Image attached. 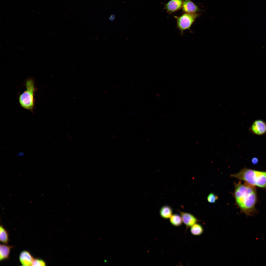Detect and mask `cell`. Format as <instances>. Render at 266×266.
<instances>
[{
  "mask_svg": "<svg viewBox=\"0 0 266 266\" xmlns=\"http://www.w3.org/2000/svg\"><path fill=\"white\" fill-rule=\"evenodd\" d=\"M234 184L233 196L241 212L247 216L254 215L257 212L255 205L257 197L255 186L246 183L242 184L241 181Z\"/></svg>",
  "mask_w": 266,
  "mask_h": 266,
  "instance_id": "cell-1",
  "label": "cell"
},
{
  "mask_svg": "<svg viewBox=\"0 0 266 266\" xmlns=\"http://www.w3.org/2000/svg\"><path fill=\"white\" fill-rule=\"evenodd\" d=\"M230 176L252 186L266 189V171L245 167L238 172Z\"/></svg>",
  "mask_w": 266,
  "mask_h": 266,
  "instance_id": "cell-2",
  "label": "cell"
},
{
  "mask_svg": "<svg viewBox=\"0 0 266 266\" xmlns=\"http://www.w3.org/2000/svg\"><path fill=\"white\" fill-rule=\"evenodd\" d=\"M25 85L26 89L19 95V103L22 108L33 112L35 107V93L36 90L34 81L32 78L28 79Z\"/></svg>",
  "mask_w": 266,
  "mask_h": 266,
  "instance_id": "cell-3",
  "label": "cell"
},
{
  "mask_svg": "<svg viewBox=\"0 0 266 266\" xmlns=\"http://www.w3.org/2000/svg\"><path fill=\"white\" fill-rule=\"evenodd\" d=\"M199 15L197 13H185L179 17L174 16L176 20L177 28L180 31L181 35L186 30L191 32V26Z\"/></svg>",
  "mask_w": 266,
  "mask_h": 266,
  "instance_id": "cell-4",
  "label": "cell"
},
{
  "mask_svg": "<svg viewBox=\"0 0 266 266\" xmlns=\"http://www.w3.org/2000/svg\"><path fill=\"white\" fill-rule=\"evenodd\" d=\"M252 133L262 135L266 133V122L261 119L257 120L253 123L249 128Z\"/></svg>",
  "mask_w": 266,
  "mask_h": 266,
  "instance_id": "cell-5",
  "label": "cell"
},
{
  "mask_svg": "<svg viewBox=\"0 0 266 266\" xmlns=\"http://www.w3.org/2000/svg\"><path fill=\"white\" fill-rule=\"evenodd\" d=\"M183 0H170L165 4L164 9L169 14H171L182 8Z\"/></svg>",
  "mask_w": 266,
  "mask_h": 266,
  "instance_id": "cell-6",
  "label": "cell"
},
{
  "mask_svg": "<svg viewBox=\"0 0 266 266\" xmlns=\"http://www.w3.org/2000/svg\"><path fill=\"white\" fill-rule=\"evenodd\" d=\"M180 214L183 222L185 225L186 230L194 224L200 221L192 214L185 212L179 211Z\"/></svg>",
  "mask_w": 266,
  "mask_h": 266,
  "instance_id": "cell-7",
  "label": "cell"
},
{
  "mask_svg": "<svg viewBox=\"0 0 266 266\" xmlns=\"http://www.w3.org/2000/svg\"><path fill=\"white\" fill-rule=\"evenodd\" d=\"M185 13H195L201 11L199 7L191 0H183L182 7Z\"/></svg>",
  "mask_w": 266,
  "mask_h": 266,
  "instance_id": "cell-8",
  "label": "cell"
},
{
  "mask_svg": "<svg viewBox=\"0 0 266 266\" xmlns=\"http://www.w3.org/2000/svg\"><path fill=\"white\" fill-rule=\"evenodd\" d=\"M19 258L22 265L24 266H31L34 259L30 253L26 250L21 252Z\"/></svg>",
  "mask_w": 266,
  "mask_h": 266,
  "instance_id": "cell-9",
  "label": "cell"
},
{
  "mask_svg": "<svg viewBox=\"0 0 266 266\" xmlns=\"http://www.w3.org/2000/svg\"><path fill=\"white\" fill-rule=\"evenodd\" d=\"M12 246L5 244H0V260L2 261L7 259L9 256Z\"/></svg>",
  "mask_w": 266,
  "mask_h": 266,
  "instance_id": "cell-10",
  "label": "cell"
},
{
  "mask_svg": "<svg viewBox=\"0 0 266 266\" xmlns=\"http://www.w3.org/2000/svg\"><path fill=\"white\" fill-rule=\"evenodd\" d=\"M173 211L171 207L168 205L162 206L160 211V214L161 217L164 219L169 218L172 214Z\"/></svg>",
  "mask_w": 266,
  "mask_h": 266,
  "instance_id": "cell-11",
  "label": "cell"
},
{
  "mask_svg": "<svg viewBox=\"0 0 266 266\" xmlns=\"http://www.w3.org/2000/svg\"><path fill=\"white\" fill-rule=\"evenodd\" d=\"M169 218L170 223L175 227L180 226L183 224V221L181 216L178 214L172 215Z\"/></svg>",
  "mask_w": 266,
  "mask_h": 266,
  "instance_id": "cell-12",
  "label": "cell"
},
{
  "mask_svg": "<svg viewBox=\"0 0 266 266\" xmlns=\"http://www.w3.org/2000/svg\"><path fill=\"white\" fill-rule=\"evenodd\" d=\"M190 231L192 234L194 235L199 236L203 232V229L200 224L196 223L191 227Z\"/></svg>",
  "mask_w": 266,
  "mask_h": 266,
  "instance_id": "cell-13",
  "label": "cell"
},
{
  "mask_svg": "<svg viewBox=\"0 0 266 266\" xmlns=\"http://www.w3.org/2000/svg\"><path fill=\"white\" fill-rule=\"evenodd\" d=\"M0 240L5 244H7L9 241L8 233L2 225L0 226Z\"/></svg>",
  "mask_w": 266,
  "mask_h": 266,
  "instance_id": "cell-14",
  "label": "cell"
},
{
  "mask_svg": "<svg viewBox=\"0 0 266 266\" xmlns=\"http://www.w3.org/2000/svg\"><path fill=\"white\" fill-rule=\"evenodd\" d=\"M218 199V196L213 193H210L207 197L208 201L210 203H215Z\"/></svg>",
  "mask_w": 266,
  "mask_h": 266,
  "instance_id": "cell-15",
  "label": "cell"
},
{
  "mask_svg": "<svg viewBox=\"0 0 266 266\" xmlns=\"http://www.w3.org/2000/svg\"><path fill=\"white\" fill-rule=\"evenodd\" d=\"M31 266H46V263L43 260L39 259H34Z\"/></svg>",
  "mask_w": 266,
  "mask_h": 266,
  "instance_id": "cell-16",
  "label": "cell"
},
{
  "mask_svg": "<svg viewBox=\"0 0 266 266\" xmlns=\"http://www.w3.org/2000/svg\"><path fill=\"white\" fill-rule=\"evenodd\" d=\"M258 162V159L256 157H254L253 158L252 160V164H257Z\"/></svg>",
  "mask_w": 266,
  "mask_h": 266,
  "instance_id": "cell-17",
  "label": "cell"
}]
</instances>
